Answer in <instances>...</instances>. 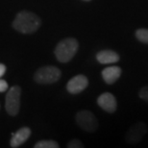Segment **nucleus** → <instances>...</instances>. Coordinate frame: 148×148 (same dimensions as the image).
<instances>
[{
  "instance_id": "1",
  "label": "nucleus",
  "mask_w": 148,
  "mask_h": 148,
  "mask_svg": "<svg viewBox=\"0 0 148 148\" xmlns=\"http://www.w3.org/2000/svg\"><path fill=\"white\" fill-rule=\"evenodd\" d=\"M41 20L36 14L28 11L19 12L13 21V27L19 33L33 34L40 28Z\"/></svg>"
},
{
  "instance_id": "2",
  "label": "nucleus",
  "mask_w": 148,
  "mask_h": 148,
  "mask_svg": "<svg viewBox=\"0 0 148 148\" xmlns=\"http://www.w3.org/2000/svg\"><path fill=\"white\" fill-rule=\"evenodd\" d=\"M79 48V42L74 38H66L57 44L54 50L57 60L61 63H69L76 55Z\"/></svg>"
},
{
  "instance_id": "3",
  "label": "nucleus",
  "mask_w": 148,
  "mask_h": 148,
  "mask_svg": "<svg viewBox=\"0 0 148 148\" xmlns=\"http://www.w3.org/2000/svg\"><path fill=\"white\" fill-rule=\"evenodd\" d=\"M62 76V71L57 66H46L40 67L34 74L35 82L38 84H53L59 81Z\"/></svg>"
},
{
  "instance_id": "4",
  "label": "nucleus",
  "mask_w": 148,
  "mask_h": 148,
  "mask_svg": "<svg viewBox=\"0 0 148 148\" xmlns=\"http://www.w3.org/2000/svg\"><path fill=\"white\" fill-rule=\"evenodd\" d=\"M20 96L21 88L19 86H14L8 90L6 94V111L10 115H16L20 109Z\"/></svg>"
},
{
  "instance_id": "5",
  "label": "nucleus",
  "mask_w": 148,
  "mask_h": 148,
  "mask_svg": "<svg viewBox=\"0 0 148 148\" xmlns=\"http://www.w3.org/2000/svg\"><path fill=\"white\" fill-rule=\"evenodd\" d=\"M76 123L80 128L84 131L92 133L95 132L98 128V120L96 116L90 111H80L76 114Z\"/></svg>"
},
{
  "instance_id": "6",
  "label": "nucleus",
  "mask_w": 148,
  "mask_h": 148,
  "mask_svg": "<svg viewBox=\"0 0 148 148\" xmlns=\"http://www.w3.org/2000/svg\"><path fill=\"white\" fill-rule=\"evenodd\" d=\"M148 131L147 125L143 121L131 126L125 135V140L128 144H138L143 140Z\"/></svg>"
},
{
  "instance_id": "7",
  "label": "nucleus",
  "mask_w": 148,
  "mask_h": 148,
  "mask_svg": "<svg viewBox=\"0 0 148 148\" xmlns=\"http://www.w3.org/2000/svg\"><path fill=\"white\" fill-rule=\"evenodd\" d=\"M88 86V79L83 74L72 77L66 85V90L71 94H78L85 90Z\"/></svg>"
},
{
  "instance_id": "8",
  "label": "nucleus",
  "mask_w": 148,
  "mask_h": 148,
  "mask_svg": "<svg viewBox=\"0 0 148 148\" xmlns=\"http://www.w3.org/2000/svg\"><path fill=\"white\" fill-rule=\"evenodd\" d=\"M97 104L100 108H102L105 112L109 114H112L117 109L116 98L110 92H104L97 98Z\"/></svg>"
},
{
  "instance_id": "9",
  "label": "nucleus",
  "mask_w": 148,
  "mask_h": 148,
  "mask_svg": "<svg viewBox=\"0 0 148 148\" xmlns=\"http://www.w3.org/2000/svg\"><path fill=\"white\" fill-rule=\"evenodd\" d=\"M12 136L13 137L11 138L10 145L13 148H16L22 145L28 140L29 137L31 136V130L28 127H22L17 132L13 133Z\"/></svg>"
},
{
  "instance_id": "10",
  "label": "nucleus",
  "mask_w": 148,
  "mask_h": 148,
  "mask_svg": "<svg viewBox=\"0 0 148 148\" xmlns=\"http://www.w3.org/2000/svg\"><path fill=\"white\" fill-rule=\"evenodd\" d=\"M96 60L98 61V63L102 64H114L119 61V55L115 51H114V50H110V49L101 50V51L97 53Z\"/></svg>"
},
{
  "instance_id": "11",
  "label": "nucleus",
  "mask_w": 148,
  "mask_h": 148,
  "mask_svg": "<svg viewBox=\"0 0 148 148\" xmlns=\"http://www.w3.org/2000/svg\"><path fill=\"white\" fill-rule=\"evenodd\" d=\"M122 70L119 66H109L102 70V78L108 85L115 83L120 77Z\"/></svg>"
},
{
  "instance_id": "12",
  "label": "nucleus",
  "mask_w": 148,
  "mask_h": 148,
  "mask_svg": "<svg viewBox=\"0 0 148 148\" xmlns=\"http://www.w3.org/2000/svg\"><path fill=\"white\" fill-rule=\"evenodd\" d=\"M135 36L138 41L148 44V29H145V28L138 29L135 33Z\"/></svg>"
},
{
  "instance_id": "13",
  "label": "nucleus",
  "mask_w": 148,
  "mask_h": 148,
  "mask_svg": "<svg viewBox=\"0 0 148 148\" xmlns=\"http://www.w3.org/2000/svg\"><path fill=\"white\" fill-rule=\"evenodd\" d=\"M35 148H58L59 144L55 140H40L34 145Z\"/></svg>"
},
{
  "instance_id": "14",
  "label": "nucleus",
  "mask_w": 148,
  "mask_h": 148,
  "mask_svg": "<svg viewBox=\"0 0 148 148\" xmlns=\"http://www.w3.org/2000/svg\"><path fill=\"white\" fill-rule=\"evenodd\" d=\"M66 146L69 148H83V147H85V145L83 144L82 141L77 140V138H73V140H71L69 143H67Z\"/></svg>"
},
{
  "instance_id": "15",
  "label": "nucleus",
  "mask_w": 148,
  "mask_h": 148,
  "mask_svg": "<svg viewBox=\"0 0 148 148\" xmlns=\"http://www.w3.org/2000/svg\"><path fill=\"white\" fill-rule=\"evenodd\" d=\"M138 96L140 98H141L143 101H145L148 103V86L141 88L140 91H138Z\"/></svg>"
},
{
  "instance_id": "16",
  "label": "nucleus",
  "mask_w": 148,
  "mask_h": 148,
  "mask_svg": "<svg viewBox=\"0 0 148 148\" xmlns=\"http://www.w3.org/2000/svg\"><path fill=\"white\" fill-rule=\"evenodd\" d=\"M8 88V83L0 78V92H4Z\"/></svg>"
},
{
  "instance_id": "17",
  "label": "nucleus",
  "mask_w": 148,
  "mask_h": 148,
  "mask_svg": "<svg viewBox=\"0 0 148 148\" xmlns=\"http://www.w3.org/2000/svg\"><path fill=\"white\" fill-rule=\"evenodd\" d=\"M6 72V66H5V64H0V78L4 75Z\"/></svg>"
},
{
  "instance_id": "18",
  "label": "nucleus",
  "mask_w": 148,
  "mask_h": 148,
  "mask_svg": "<svg viewBox=\"0 0 148 148\" xmlns=\"http://www.w3.org/2000/svg\"><path fill=\"white\" fill-rule=\"evenodd\" d=\"M84 1H90V0H84Z\"/></svg>"
}]
</instances>
